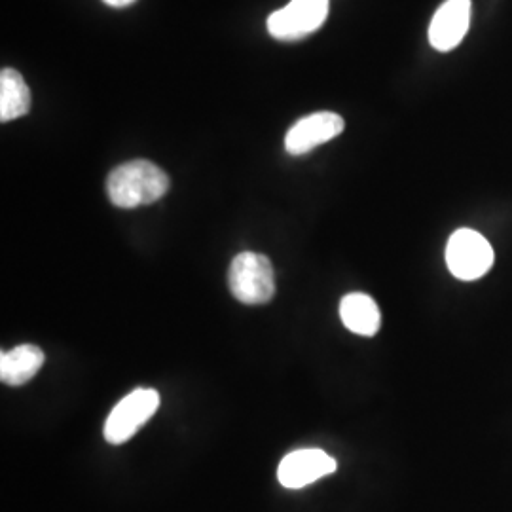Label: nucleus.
<instances>
[{
	"label": "nucleus",
	"instance_id": "1",
	"mask_svg": "<svg viewBox=\"0 0 512 512\" xmlns=\"http://www.w3.org/2000/svg\"><path fill=\"white\" fill-rule=\"evenodd\" d=\"M169 190V177L164 169L147 160H133L110 171L107 194L112 205L135 209L158 202Z\"/></svg>",
	"mask_w": 512,
	"mask_h": 512
},
{
	"label": "nucleus",
	"instance_id": "2",
	"mask_svg": "<svg viewBox=\"0 0 512 512\" xmlns=\"http://www.w3.org/2000/svg\"><path fill=\"white\" fill-rule=\"evenodd\" d=\"M230 293L247 306L266 304L274 298L275 274L268 256L258 253H239L228 272Z\"/></svg>",
	"mask_w": 512,
	"mask_h": 512
},
{
	"label": "nucleus",
	"instance_id": "3",
	"mask_svg": "<svg viewBox=\"0 0 512 512\" xmlns=\"http://www.w3.org/2000/svg\"><path fill=\"white\" fill-rule=\"evenodd\" d=\"M446 264L454 277L475 281L494 264V249L488 239L471 228H459L446 245Z\"/></svg>",
	"mask_w": 512,
	"mask_h": 512
},
{
	"label": "nucleus",
	"instance_id": "4",
	"mask_svg": "<svg viewBox=\"0 0 512 512\" xmlns=\"http://www.w3.org/2000/svg\"><path fill=\"white\" fill-rule=\"evenodd\" d=\"M330 0H291L268 18V33L281 42L302 40L329 18Z\"/></svg>",
	"mask_w": 512,
	"mask_h": 512
},
{
	"label": "nucleus",
	"instance_id": "5",
	"mask_svg": "<svg viewBox=\"0 0 512 512\" xmlns=\"http://www.w3.org/2000/svg\"><path fill=\"white\" fill-rule=\"evenodd\" d=\"M160 408V395L154 389H135L112 408L105 423V439L109 444L128 442L156 410Z\"/></svg>",
	"mask_w": 512,
	"mask_h": 512
},
{
	"label": "nucleus",
	"instance_id": "6",
	"mask_svg": "<svg viewBox=\"0 0 512 512\" xmlns=\"http://www.w3.org/2000/svg\"><path fill=\"white\" fill-rule=\"evenodd\" d=\"M346 129V122L336 112H313L298 120L285 137V150L291 156L308 154L313 148L321 147L336 139Z\"/></svg>",
	"mask_w": 512,
	"mask_h": 512
},
{
	"label": "nucleus",
	"instance_id": "7",
	"mask_svg": "<svg viewBox=\"0 0 512 512\" xmlns=\"http://www.w3.org/2000/svg\"><path fill=\"white\" fill-rule=\"evenodd\" d=\"M336 461L323 450H296L281 459L277 467V480L289 490H300L319 478L332 475Z\"/></svg>",
	"mask_w": 512,
	"mask_h": 512
},
{
	"label": "nucleus",
	"instance_id": "8",
	"mask_svg": "<svg viewBox=\"0 0 512 512\" xmlns=\"http://www.w3.org/2000/svg\"><path fill=\"white\" fill-rule=\"evenodd\" d=\"M471 0H446L429 25V42L439 52L458 48L469 31Z\"/></svg>",
	"mask_w": 512,
	"mask_h": 512
},
{
	"label": "nucleus",
	"instance_id": "9",
	"mask_svg": "<svg viewBox=\"0 0 512 512\" xmlns=\"http://www.w3.org/2000/svg\"><path fill=\"white\" fill-rule=\"evenodd\" d=\"M340 317L346 329L359 336H374L380 325L382 315L378 310V304L368 294H346L340 302Z\"/></svg>",
	"mask_w": 512,
	"mask_h": 512
},
{
	"label": "nucleus",
	"instance_id": "10",
	"mask_svg": "<svg viewBox=\"0 0 512 512\" xmlns=\"http://www.w3.org/2000/svg\"><path fill=\"white\" fill-rule=\"evenodd\" d=\"M42 365H44L42 349L23 344L0 355V380L14 387L27 384L37 376Z\"/></svg>",
	"mask_w": 512,
	"mask_h": 512
},
{
	"label": "nucleus",
	"instance_id": "11",
	"mask_svg": "<svg viewBox=\"0 0 512 512\" xmlns=\"http://www.w3.org/2000/svg\"><path fill=\"white\" fill-rule=\"evenodd\" d=\"M31 110V92L16 69L0 73V122H12Z\"/></svg>",
	"mask_w": 512,
	"mask_h": 512
},
{
	"label": "nucleus",
	"instance_id": "12",
	"mask_svg": "<svg viewBox=\"0 0 512 512\" xmlns=\"http://www.w3.org/2000/svg\"><path fill=\"white\" fill-rule=\"evenodd\" d=\"M105 4H109V6H114V8H124V6H129V4H133L135 0H103Z\"/></svg>",
	"mask_w": 512,
	"mask_h": 512
}]
</instances>
